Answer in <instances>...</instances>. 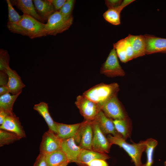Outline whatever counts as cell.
<instances>
[{
  "mask_svg": "<svg viewBox=\"0 0 166 166\" xmlns=\"http://www.w3.org/2000/svg\"><path fill=\"white\" fill-rule=\"evenodd\" d=\"M113 48L115 49L117 56L122 62L125 63L128 61L124 39H122L114 43Z\"/></svg>",
  "mask_w": 166,
  "mask_h": 166,
  "instance_id": "83f0119b",
  "label": "cell"
},
{
  "mask_svg": "<svg viewBox=\"0 0 166 166\" xmlns=\"http://www.w3.org/2000/svg\"><path fill=\"white\" fill-rule=\"evenodd\" d=\"M107 138L111 145L116 144L123 149L131 157L135 166H143L141 157L146 148L145 140L141 141L138 143L129 144L121 134L116 136L109 134Z\"/></svg>",
  "mask_w": 166,
  "mask_h": 166,
  "instance_id": "3957f363",
  "label": "cell"
},
{
  "mask_svg": "<svg viewBox=\"0 0 166 166\" xmlns=\"http://www.w3.org/2000/svg\"><path fill=\"white\" fill-rule=\"evenodd\" d=\"M101 110L109 118L115 120H124L125 116L120 104L116 95L108 101Z\"/></svg>",
  "mask_w": 166,
  "mask_h": 166,
  "instance_id": "9c48e42d",
  "label": "cell"
},
{
  "mask_svg": "<svg viewBox=\"0 0 166 166\" xmlns=\"http://www.w3.org/2000/svg\"><path fill=\"white\" fill-rule=\"evenodd\" d=\"M33 109L37 111L44 119L48 125L49 130L57 134V129L56 122L53 120L49 113L48 104L44 102H40L35 104Z\"/></svg>",
  "mask_w": 166,
  "mask_h": 166,
  "instance_id": "44dd1931",
  "label": "cell"
},
{
  "mask_svg": "<svg viewBox=\"0 0 166 166\" xmlns=\"http://www.w3.org/2000/svg\"><path fill=\"white\" fill-rule=\"evenodd\" d=\"M61 149L65 154L69 163L76 162L81 148L76 144L74 137H72L62 140Z\"/></svg>",
  "mask_w": 166,
  "mask_h": 166,
  "instance_id": "8fae6325",
  "label": "cell"
},
{
  "mask_svg": "<svg viewBox=\"0 0 166 166\" xmlns=\"http://www.w3.org/2000/svg\"><path fill=\"white\" fill-rule=\"evenodd\" d=\"M120 0H106L105 3L108 9L116 7L119 6L122 2Z\"/></svg>",
  "mask_w": 166,
  "mask_h": 166,
  "instance_id": "e575fe53",
  "label": "cell"
},
{
  "mask_svg": "<svg viewBox=\"0 0 166 166\" xmlns=\"http://www.w3.org/2000/svg\"><path fill=\"white\" fill-rule=\"evenodd\" d=\"M73 21V17L67 18L59 11H56L45 24V31L46 36H55L68 30L72 25Z\"/></svg>",
  "mask_w": 166,
  "mask_h": 166,
  "instance_id": "277c9868",
  "label": "cell"
},
{
  "mask_svg": "<svg viewBox=\"0 0 166 166\" xmlns=\"http://www.w3.org/2000/svg\"><path fill=\"white\" fill-rule=\"evenodd\" d=\"M10 56L7 51L4 49H0V70L5 71L9 66Z\"/></svg>",
  "mask_w": 166,
  "mask_h": 166,
  "instance_id": "4dcf8cb0",
  "label": "cell"
},
{
  "mask_svg": "<svg viewBox=\"0 0 166 166\" xmlns=\"http://www.w3.org/2000/svg\"><path fill=\"white\" fill-rule=\"evenodd\" d=\"M92 121L85 120L83 122L79 146L81 149L92 150L93 131Z\"/></svg>",
  "mask_w": 166,
  "mask_h": 166,
  "instance_id": "e0dca14e",
  "label": "cell"
},
{
  "mask_svg": "<svg viewBox=\"0 0 166 166\" xmlns=\"http://www.w3.org/2000/svg\"><path fill=\"white\" fill-rule=\"evenodd\" d=\"M100 73L110 77L123 76L125 75V72L119 64L114 48L111 50L106 60L102 64Z\"/></svg>",
  "mask_w": 166,
  "mask_h": 166,
  "instance_id": "8992f818",
  "label": "cell"
},
{
  "mask_svg": "<svg viewBox=\"0 0 166 166\" xmlns=\"http://www.w3.org/2000/svg\"><path fill=\"white\" fill-rule=\"evenodd\" d=\"M113 122L117 131L125 140L129 137V128L125 119L115 120Z\"/></svg>",
  "mask_w": 166,
  "mask_h": 166,
  "instance_id": "4316f807",
  "label": "cell"
},
{
  "mask_svg": "<svg viewBox=\"0 0 166 166\" xmlns=\"http://www.w3.org/2000/svg\"><path fill=\"white\" fill-rule=\"evenodd\" d=\"M53 5L56 11H59L61 8L66 0H49Z\"/></svg>",
  "mask_w": 166,
  "mask_h": 166,
  "instance_id": "d590c367",
  "label": "cell"
},
{
  "mask_svg": "<svg viewBox=\"0 0 166 166\" xmlns=\"http://www.w3.org/2000/svg\"><path fill=\"white\" fill-rule=\"evenodd\" d=\"M5 71L8 76V82L6 86L10 93L13 95H15L22 92V89L25 85L16 71L11 69L10 66Z\"/></svg>",
  "mask_w": 166,
  "mask_h": 166,
  "instance_id": "4fadbf2b",
  "label": "cell"
},
{
  "mask_svg": "<svg viewBox=\"0 0 166 166\" xmlns=\"http://www.w3.org/2000/svg\"><path fill=\"white\" fill-rule=\"evenodd\" d=\"M45 154L48 166H60L68 162L65 154L61 149Z\"/></svg>",
  "mask_w": 166,
  "mask_h": 166,
  "instance_id": "7402d4cb",
  "label": "cell"
},
{
  "mask_svg": "<svg viewBox=\"0 0 166 166\" xmlns=\"http://www.w3.org/2000/svg\"><path fill=\"white\" fill-rule=\"evenodd\" d=\"M0 128L13 132L21 138L26 137L19 118L14 113L7 116L3 123L0 125Z\"/></svg>",
  "mask_w": 166,
  "mask_h": 166,
  "instance_id": "30bf717a",
  "label": "cell"
},
{
  "mask_svg": "<svg viewBox=\"0 0 166 166\" xmlns=\"http://www.w3.org/2000/svg\"><path fill=\"white\" fill-rule=\"evenodd\" d=\"M126 38L132 47L135 58L146 54V42L144 36L133 35L129 34Z\"/></svg>",
  "mask_w": 166,
  "mask_h": 166,
  "instance_id": "ffe728a7",
  "label": "cell"
},
{
  "mask_svg": "<svg viewBox=\"0 0 166 166\" xmlns=\"http://www.w3.org/2000/svg\"><path fill=\"white\" fill-rule=\"evenodd\" d=\"M164 166H166V161L164 162Z\"/></svg>",
  "mask_w": 166,
  "mask_h": 166,
  "instance_id": "b9f144b4",
  "label": "cell"
},
{
  "mask_svg": "<svg viewBox=\"0 0 166 166\" xmlns=\"http://www.w3.org/2000/svg\"><path fill=\"white\" fill-rule=\"evenodd\" d=\"M146 148L145 151L147 156L146 163L143 164V166H152L153 163V152L158 142L155 140L149 138L145 140Z\"/></svg>",
  "mask_w": 166,
  "mask_h": 166,
  "instance_id": "484cf974",
  "label": "cell"
},
{
  "mask_svg": "<svg viewBox=\"0 0 166 166\" xmlns=\"http://www.w3.org/2000/svg\"><path fill=\"white\" fill-rule=\"evenodd\" d=\"M94 120L104 134H111L114 136L120 134L116 130L113 120L108 117L101 110L99 112Z\"/></svg>",
  "mask_w": 166,
  "mask_h": 166,
  "instance_id": "ac0fdd59",
  "label": "cell"
},
{
  "mask_svg": "<svg viewBox=\"0 0 166 166\" xmlns=\"http://www.w3.org/2000/svg\"><path fill=\"white\" fill-rule=\"evenodd\" d=\"M75 104L81 114L87 121H93L101 110L99 105L83 95L77 97Z\"/></svg>",
  "mask_w": 166,
  "mask_h": 166,
  "instance_id": "5b68a950",
  "label": "cell"
},
{
  "mask_svg": "<svg viewBox=\"0 0 166 166\" xmlns=\"http://www.w3.org/2000/svg\"><path fill=\"white\" fill-rule=\"evenodd\" d=\"M108 163L105 160L100 159L93 160L87 164V166H108Z\"/></svg>",
  "mask_w": 166,
  "mask_h": 166,
  "instance_id": "836d02e7",
  "label": "cell"
},
{
  "mask_svg": "<svg viewBox=\"0 0 166 166\" xmlns=\"http://www.w3.org/2000/svg\"><path fill=\"white\" fill-rule=\"evenodd\" d=\"M62 140L56 134L49 130L42 136L40 146V153L45 154L60 149Z\"/></svg>",
  "mask_w": 166,
  "mask_h": 166,
  "instance_id": "ba28073f",
  "label": "cell"
},
{
  "mask_svg": "<svg viewBox=\"0 0 166 166\" xmlns=\"http://www.w3.org/2000/svg\"><path fill=\"white\" fill-rule=\"evenodd\" d=\"M33 166H48L44 154L40 153L36 160Z\"/></svg>",
  "mask_w": 166,
  "mask_h": 166,
  "instance_id": "d6a6232c",
  "label": "cell"
},
{
  "mask_svg": "<svg viewBox=\"0 0 166 166\" xmlns=\"http://www.w3.org/2000/svg\"><path fill=\"white\" fill-rule=\"evenodd\" d=\"M8 75L5 71H0V86L6 85L8 82Z\"/></svg>",
  "mask_w": 166,
  "mask_h": 166,
  "instance_id": "8d00e7d4",
  "label": "cell"
},
{
  "mask_svg": "<svg viewBox=\"0 0 166 166\" xmlns=\"http://www.w3.org/2000/svg\"><path fill=\"white\" fill-rule=\"evenodd\" d=\"M36 10L44 22H47L49 18L56 10L49 0H34Z\"/></svg>",
  "mask_w": 166,
  "mask_h": 166,
  "instance_id": "d6986e66",
  "label": "cell"
},
{
  "mask_svg": "<svg viewBox=\"0 0 166 166\" xmlns=\"http://www.w3.org/2000/svg\"><path fill=\"white\" fill-rule=\"evenodd\" d=\"M6 2L8 12V23H14L18 22L21 18L22 15H20L14 10L10 0H6Z\"/></svg>",
  "mask_w": 166,
  "mask_h": 166,
  "instance_id": "f1b7e54d",
  "label": "cell"
},
{
  "mask_svg": "<svg viewBox=\"0 0 166 166\" xmlns=\"http://www.w3.org/2000/svg\"><path fill=\"white\" fill-rule=\"evenodd\" d=\"M146 42V54L157 53H166V38L153 35L144 36Z\"/></svg>",
  "mask_w": 166,
  "mask_h": 166,
  "instance_id": "7c38bea8",
  "label": "cell"
},
{
  "mask_svg": "<svg viewBox=\"0 0 166 166\" xmlns=\"http://www.w3.org/2000/svg\"><path fill=\"white\" fill-rule=\"evenodd\" d=\"M92 125L93 131L92 150L100 153H109L111 144L94 120L92 121Z\"/></svg>",
  "mask_w": 166,
  "mask_h": 166,
  "instance_id": "52a82bcc",
  "label": "cell"
},
{
  "mask_svg": "<svg viewBox=\"0 0 166 166\" xmlns=\"http://www.w3.org/2000/svg\"><path fill=\"white\" fill-rule=\"evenodd\" d=\"M10 2L13 6H16L23 14L30 15L43 23L45 22L38 13L33 0H13Z\"/></svg>",
  "mask_w": 166,
  "mask_h": 166,
  "instance_id": "2e32d148",
  "label": "cell"
},
{
  "mask_svg": "<svg viewBox=\"0 0 166 166\" xmlns=\"http://www.w3.org/2000/svg\"><path fill=\"white\" fill-rule=\"evenodd\" d=\"M45 24L33 17L23 14L21 19L14 23H8L7 27L11 32L34 39L46 36L45 31Z\"/></svg>",
  "mask_w": 166,
  "mask_h": 166,
  "instance_id": "6da1fadb",
  "label": "cell"
},
{
  "mask_svg": "<svg viewBox=\"0 0 166 166\" xmlns=\"http://www.w3.org/2000/svg\"><path fill=\"white\" fill-rule=\"evenodd\" d=\"M119 90V85L117 83H101L85 91L82 95L97 104L101 108L108 101L117 95Z\"/></svg>",
  "mask_w": 166,
  "mask_h": 166,
  "instance_id": "7a4b0ae2",
  "label": "cell"
},
{
  "mask_svg": "<svg viewBox=\"0 0 166 166\" xmlns=\"http://www.w3.org/2000/svg\"><path fill=\"white\" fill-rule=\"evenodd\" d=\"M57 135L61 140L74 137L80 130L82 122L74 124H66L56 122Z\"/></svg>",
  "mask_w": 166,
  "mask_h": 166,
  "instance_id": "5bb4252c",
  "label": "cell"
},
{
  "mask_svg": "<svg viewBox=\"0 0 166 166\" xmlns=\"http://www.w3.org/2000/svg\"><path fill=\"white\" fill-rule=\"evenodd\" d=\"M69 163L68 162H66L62 164L60 166H67Z\"/></svg>",
  "mask_w": 166,
  "mask_h": 166,
  "instance_id": "60d3db41",
  "label": "cell"
},
{
  "mask_svg": "<svg viewBox=\"0 0 166 166\" xmlns=\"http://www.w3.org/2000/svg\"><path fill=\"white\" fill-rule=\"evenodd\" d=\"M126 46V52L128 61L135 58L134 52L132 47L127 38H124Z\"/></svg>",
  "mask_w": 166,
  "mask_h": 166,
  "instance_id": "1f68e13d",
  "label": "cell"
},
{
  "mask_svg": "<svg viewBox=\"0 0 166 166\" xmlns=\"http://www.w3.org/2000/svg\"><path fill=\"white\" fill-rule=\"evenodd\" d=\"M22 138L16 134L3 129H0V146L12 144Z\"/></svg>",
  "mask_w": 166,
  "mask_h": 166,
  "instance_id": "d4e9b609",
  "label": "cell"
},
{
  "mask_svg": "<svg viewBox=\"0 0 166 166\" xmlns=\"http://www.w3.org/2000/svg\"><path fill=\"white\" fill-rule=\"evenodd\" d=\"M75 2L74 0H66L59 11L65 17L70 18L73 17L72 12Z\"/></svg>",
  "mask_w": 166,
  "mask_h": 166,
  "instance_id": "f546056e",
  "label": "cell"
},
{
  "mask_svg": "<svg viewBox=\"0 0 166 166\" xmlns=\"http://www.w3.org/2000/svg\"><path fill=\"white\" fill-rule=\"evenodd\" d=\"M9 114H10L2 109H0V125L2 124L6 117Z\"/></svg>",
  "mask_w": 166,
  "mask_h": 166,
  "instance_id": "74e56055",
  "label": "cell"
},
{
  "mask_svg": "<svg viewBox=\"0 0 166 166\" xmlns=\"http://www.w3.org/2000/svg\"><path fill=\"white\" fill-rule=\"evenodd\" d=\"M123 8L120 5L117 7L109 9L103 14V16L107 22L115 25L120 24V14Z\"/></svg>",
  "mask_w": 166,
  "mask_h": 166,
  "instance_id": "cb8c5ba5",
  "label": "cell"
},
{
  "mask_svg": "<svg viewBox=\"0 0 166 166\" xmlns=\"http://www.w3.org/2000/svg\"><path fill=\"white\" fill-rule=\"evenodd\" d=\"M10 93V91L6 85L0 86V95Z\"/></svg>",
  "mask_w": 166,
  "mask_h": 166,
  "instance_id": "f35d334b",
  "label": "cell"
},
{
  "mask_svg": "<svg viewBox=\"0 0 166 166\" xmlns=\"http://www.w3.org/2000/svg\"><path fill=\"white\" fill-rule=\"evenodd\" d=\"M133 0H124L122 2L120 6L123 9L128 4L134 1Z\"/></svg>",
  "mask_w": 166,
  "mask_h": 166,
  "instance_id": "ab89813d",
  "label": "cell"
},
{
  "mask_svg": "<svg viewBox=\"0 0 166 166\" xmlns=\"http://www.w3.org/2000/svg\"><path fill=\"white\" fill-rule=\"evenodd\" d=\"M21 93L13 95L8 93L0 96V109H2L10 114L13 113V108L14 104Z\"/></svg>",
  "mask_w": 166,
  "mask_h": 166,
  "instance_id": "603a6c76",
  "label": "cell"
},
{
  "mask_svg": "<svg viewBox=\"0 0 166 166\" xmlns=\"http://www.w3.org/2000/svg\"><path fill=\"white\" fill-rule=\"evenodd\" d=\"M110 158L106 153H100L91 150L81 149L76 163L80 166H87L89 162L94 159L106 160Z\"/></svg>",
  "mask_w": 166,
  "mask_h": 166,
  "instance_id": "9a60e30c",
  "label": "cell"
}]
</instances>
